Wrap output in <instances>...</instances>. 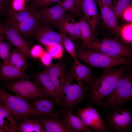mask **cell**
I'll list each match as a JSON object with an SVG mask.
<instances>
[{
  "label": "cell",
  "instance_id": "obj_1",
  "mask_svg": "<svg viewBox=\"0 0 132 132\" xmlns=\"http://www.w3.org/2000/svg\"><path fill=\"white\" fill-rule=\"evenodd\" d=\"M125 72L122 68L105 69L100 76L94 79L88 88L90 93L87 106H102L103 99L113 90Z\"/></svg>",
  "mask_w": 132,
  "mask_h": 132
},
{
  "label": "cell",
  "instance_id": "obj_2",
  "mask_svg": "<svg viewBox=\"0 0 132 132\" xmlns=\"http://www.w3.org/2000/svg\"><path fill=\"white\" fill-rule=\"evenodd\" d=\"M88 90L73 69L69 72L60 95L65 110L72 111L88 96Z\"/></svg>",
  "mask_w": 132,
  "mask_h": 132
},
{
  "label": "cell",
  "instance_id": "obj_3",
  "mask_svg": "<svg viewBox=\"0 0 132 132\" xmlns=\"http://www.w3.org/2000/svg\"><path fill=\"white\" fill-rule=\"evenodd\" d=\"M0 100L7 107L18 124L30 118L44 116L43 114L31 107L27 102L16 96L10 94L1 88Z\"/></svg>",
  "mask_w": 132,
  "mask_h": 132
},
{
  "label": "cell",
  "instance_id": "obj_4",
  "mask_svg": "<svg viewBox=\"0 0 132 132\" xmlns=\"http://www.w3.org/2000/svg\"><path fill=\"white\" fill-rule=\"evenodd\" d=\"M76 55L77 60L91 66L105 69L112 68L121 65H129L131 63L125 57H112L94 50H79L76 52Z\"/></svg>",
  "mask_w": 132,
  "mask_h": 132
},
{
  "label": "cell",
  "instance_id": "obj_5",
  "mask_svg": "<svg viewBox=\"0 0 132 132\" xmlns=\"http://www.w3.org/2000/svg\"><path fill=\"white\" fill-rule=\"evenodd\" d=\"M18 79L7 81L5 85V88L27 102L40 98L48 97L36 80L32 81L27 78Z\"/></svg>",
  "mask_w": 132,
  "mask_h": 132
},
{
  "label": "cell",
  "instance_id": "obj_6",
  "mask_svg": "<svg viewBox=\"0 0 132 132\" xmlns=\"http://www.w3.org/2000/svg\"><path fill=\"white\" fill-rule=\"evenodd\" d=\"M132 98V75H123L113 90L107 97L102 106L110 109H119Z\"/></svg>",
  "mask_w": 132,
  "mask_h": 132
},
{
  "label": "cell",
  "instance_id": "obj_7",
  "mask_svg": "<svg viewBox=\"0 0 132 132\" xmlns=\"http://www.w3.org/2000/svg\"><path fill=\"white\" fill-rule=\"evenodd\" d=\"M82 46L84 48L97 50L112 57L129 58L132 56V52L129 48L113 39L95 40L88 44L82 45Z\"/></svg>",
  "mask_w": 132,
  "mask_h": 132
},
{
  "label": "cell",
  "instance_id": "obj_8",
  "mask_svg": "<svg viewBox=\"0 0 132 132\" xmlns=\"http://www.w3.org/2000/svg\"><path fill=\"white\" fill-rule=\"evenodd\" d=\"M107 121L110 129L113 131L127 132L132 127V112L127 109L115 110L108 115Z\"/></svg>",
  "mask_w": 132,
  "mask_h": 132
},
{
  "label": "cell",
  "instance_id": "obj_9",
  "mask_svg": "<svg viewBox=\"0 0 132 132\" xmlns=\"http://www.w3.org/2000/svg\"><path fill=\"white\" fill-rule=\"evenodd\" d=\"M76 115L86 125L97 132L108 131L104 120L96 109L90 107L79 108Z\"/></svg>",
  "mask_w": 132,
  "mask_h": 132
},
{
  "label": "cell",
  "instance_id": "obj_10",
  "mask_svg": "<svg viewBox=\"0 0 132 132\" xmlns=\"http://www.w3.org/2000/svg\"><path fill=\"white\" fill-rule=\"evenodd\" d=\"M9 25V27L3 29L4 34L11 43L25 57L33 58L30 53L31 42L24 39L12 26Z\"/></svg>",
  "mask_w": 132,
  "mask_h": 132
},
{
  "label": "cell",
  "instance_id": "obj_11",
  "mask_svg": "<svg viewBox=\"0 0 132 132\" xmlns=\"http://www.w3.org/2000/svg\"><path fill=\"white\" fill-rule=\"evenodd\" d=\"M30 106L44 116H51L57 119L62 118V112H55L54 102L48 97H41L32 100Z\"/></svg>",
  "mask_w": 132,
  "mask_h": 132
},
{
  "label": "cell",
  "instance_id": "obj_12",
  "mask_svg": "<svg viewBox=\"0 0 132 132\" xmlns=\"http://www.w3.org/2000/svg\"><path fill=\"white\" fill-rule=\"evenodd\" d=\"M65 69L64 64L59 62L46 66L44 69L56 88L60 98L65 80Z\"/></svg>",
  "mask_w": 132,
  "mask_h": 132
},
{
  "label": "cell",
  "instance_id": "obj_13",
  "mask_svg": "<svg viewBox=\"0 0 132 132\" xmlns=\"http://www.w3.org/2000/svg\"><path fill=\"white\" fill-rule=\"evenodd\" d=\"M66 11L59 3L50 7L41 10L38 13L40 21L48 24L56 26L66 15Z\"/></svg>",
  "mask_w": 132,
  "mask_h": 132
},
{
  "label": "cell",
  "instance_id": "obj_14",
  "mask_svg": "<svg viewBox=\"0 0 132 132\" xmlns=\"http://www.w3.org/2000/svg\"><path fill=\"white\" fill-rule=\"evenodd\" d=\"M40 21V17L37 11L23 21L17 24L9 23V24L12 26L22 37H26L34 34Z\"/></svg>",
  "mask_w": 132,
  "mask_h": 132
},
{
  "label": "cell",
  "instance_id": "obj_15",
  "mask_svg": "<svg viewBox=\"0 0 132 132\" xmlns=\"http://www.w3.org/2000/svg\"><path fill=\"white\" fill-rule=\"evenodd\" d=\"M62 118L64 126L68 132H94L72 111L66 110Z\"/></svg>",
  "mask_w": 132,
  "mask_h": 132
},
{
  "label": "cell",
  "instance_id": "obj_16",
  "mask_svg": "<svg viewBox=\"0 0 132 132\" xmlns=\"http://www.w3.org/2000/svg\"><path fill=\"white\" fill-rule=\"evenodd\" d=\"M34 34L38 41L45 46L61 44L60 34L49 27L38 26Z\"/></svg>",
  "mask_w": 132,
  "mask_h": 132
},
{
  "label": "cell",
  "instance_id": "obj_17",
  "mask_svg": "<svg viewBox=\"0 0 132 132\" xmlns=\"http://www.w3.org/2000/svg\"><path fill=\"white\" fill-rule=\"evenodd\" d=\"M33 76L41 85L48 97L52 98L57 105L61 104L62 101L58 92L45 70L44 69Z\"/></svg>",
  "mask_w": 132,
  "mask_h": 132
},
{
  "label": "cell",
  "instance_id": "obj_18",
  "mask_svg": "<svg viewBox=\"0 0 132 132\" xmlns=\"http://www.w3.org/2000/svg\"><path fill=\"white\" fill-rule=\"evenodd\" d=\"M81 10L92 31L94 33L99 20L95 0H83Z\"/></svg>",
  "mask_w": 132,
  "mask_h": 132
},
{
  "label": "cell",
  "instance_id": "obj_19",
  "mask_svg": "<svg viewBox=\"0 0 132 132\" xmlns=\"http://www.w3.org/2000/svg\"><path fill=\"white\" fill-rule=\"evenodd\" d=\"M33 76L10 65L0 63V82L21 78L28 79Z\"/></svg>",
  "mask_w": 132,
  "mask_h": 132
},
{
  "label": "cell",
  "instance_id": "obj_20",
  "mask_svg": "<svg viewBox=\"0 0 132 132\" xmlns=\"http://www.w3.org/2000/svg\"><path fill=\"white\" fill-rule=\"evenodd\" d=\"M17 126L11 112L0 100V129L3 132H18Z\"/></svg>",
  "mask_w": 132,
  "mask_h": 132
},
{
  "label": "cell",
  "instance_id": "obj_21",
  "mask_svg": "<svg viewBox=\"0 0 132 132\" xmlns=\"http://www.w3.org/2000/svg\"><path fill=\"white\" fill-rule=\"evenodd\" d=\"M57 26L62 27L69 35L71 39L76 41H82L78 22L72 17L66 15L59 21L56 26Z\"/></svg>",
  "mask_w": 132,
  "mask_h": 132
},
{
  "label": "cell",
  "instance_id": "obj_22",
  "mask_svg": "<svg viewBox=\"0 0 132 132\" xmlns=\"http://www.w3.org/2000/svg\"><path fill=\"white\" fill-rule=\"evenodd\" d=\"M100 8L101 17L104 23L109 29L118 32L121 27L119 26L112 9L103 4L100 0H96Z\"/></svg>",
  "mask_w": 132,
  "mask_h": 132
},
{
  "label": "cell",
  "instance_id": "obj_23",
  "mask_svg": "<svg viewBox=\"0 0 132 132\" xmlns=\"http://www.w3.org/2000/svg\"><path fill=\"white\" fill-rule=\"evenodd\" d=\"M44 117L38 116L35 118L40 122L45 132H68L64 126L62 118H50L47 117Z\"/></svg>",
  "mask_w": 132,
  "mask_h": 132
},
{
  "label": "cell",
  "instance_id": "obj_24",
  "mask_svg": "<svg viewBox=\"0 0 132 132\" xmlns=\"http://www.w3.org/2000/svg\"><path fill=\"white\" fill-rule=\"evenodd\" d=\"M73 69L78 77L88 85L94 79L92 69L82 64L77 60L74 61Z\"/></svg>",
  "mask_w": 132,
  "mask_h": 132
},
{
  "label": "cell",
  "instance_id": "obj_25",
  "mask_svg": "<svg viewBox=\"0 0 132 132\" xmlns=\"http://www.w3.org/2000/svg\"><path fill=\"white\" fill-rule=\"evenodd\" d=\"M78 22L82 42V45L88 44L95 41L94 33L85 16H82Z\"/></svg>",
  "mask_w": 132,
  "mask_h": 132
},
{
  "label": "cell",
  "instance_id": "obj_26",
  "mask_svg": "<svg viewBox=\"0 0 132 132\" xmlns=\"http://www.w3.org/2000/svg\"><path fill=\"white\" fill-rule=\"evenodd\" d=\"M17 129L19 132H45L40 122L35 118L26 119L22 122L18 124Z\"/></svg>",
  "mask_w": 132,
  "mask_h": 132
},
{
  "label": "cell",
  "instance_id": "obj_27",
  "mask_svg": "<svg viewBox=\"0 0 132 132\" xmlns=\"http://www.w3.org/2000/svg\"><path fill=\"white\" fill-rule=\"evenodd\" d=\"M25 56L18 49L12 50L10 56V65L21 70L25 72L28 67V64Z\"/></svg>",
  "mask_w": 132,
  "mask_h": 132
},
{
  "label": "cell",
  "instance_id": "obj_28",
  "mask_svg": "<svg viewBox=\"0 0 132 132\" xmlns=\"http://www.w3.org/2000/svg\"><path fill=\"white\" fill-rule=\"evenodd\" d=\"M37 11L35 8L25 9L23 10L17 11L12 10L10 11V19L9 23L17 24L23 21L34 14Z\"/></svg>",
  "mask_w": 132,
  "mask_h": 132
},
{
  "label": "cell",
  "instance_id": "obj_29",
  "mask_svg": "<svg viewBox=\"0 0 132 132\" xmlns=\"http://www.w3.org/2000/svg\"><path fill=\"white\" fill-rule=\"evenodd\" d=\"M57 27L60 33L61 44L71 55L74 61L77 60L76 55L75 46L73 42L68 37L66 33L62 27L60 26H57Z\"/></svg>",
  "mask_w": 132,
  "mask_h": 132
},
{
  "label": "cell",
  "instance_id": "obj_30",
  "mask_svg": "<svg viewBox=\"0 0 132 132\" xmlns=\"http://www.w3.org/2000/svg\"><path fill=\"white\" fill-rule=\"evenodd\" d=\"M131 0H116L112 10L117 20L121 16L124 10L131 3Z\"/></svg>",
  "mask_w": 132,
  "mask_h": 132
},
{
  "label": "cell",
  "instance_id": "obj_31",
  "mask_svg": "<svg viewBox=\"0 0 132 132\" xmlns=\"http://www.w3.org/2000/svg\"><path fill=\"white\" fill-rule=\"evenodd\" d=\"M11 48V44L2 41L0 42V58L3 63L10 65L9 59Z\"/></svg>",
  "mask_w": 132,
  "mask_h": 132
},
{
  "label": "cell",
  "instance_id": "obj_32",
  "mask_svg": "<svg viewBox=\"0 0 132 132\" xmlns=\"http://www.w3.org/2000/svg\"><path fill=\"white\" fill-rule=\"evenodd\" d=\"M121 39L124 41L129 44L132 43V23L126 24L120 27L118 32Z\"/></svg>",
  "mask_w": 132,
  "mask_h": 132
},
{
  "label": "cell",
  "instance_id": "obj_33",
  "mask_svg": "<svg viewBox=\"0 0 132 132\" xmlns=\"http://www.w3.org/2000/svg\"><path fill=\"white\" fill-rule=\"evenodd\" d=\"M46 46L47 52L52 58H59L62 56L63 49L61 44H56Z\"/></svg>",
  "mask_w": 132,
  "mask_h": 132
},
{
  "label": "cell",
  "instance_id": "obj_34",
  "mask_svg": "<svg viewBox=\"0 0 132 132\" xmlns=\"http://www.w3.org/2000/svg\"><path fill=\"white\" fill-rule=\"evenodd\" d=\"M57 3L66 11H68L74 14H77L79 12L76 6L75 0H64L63 1H59Z\"/></svg>",
  "mask_w": 132,
  "mask_h": 132
},
{
  "label": "cell",
  "instance_id": "obj_35",
  "mask_svg": "<svg viewBox=\"0 0 132 132\" xmlns=\"http://www.w3.org/2000/svg\"><path fill=\"white\" fill-rule=\"evenodd\" d=\"M44 51L42 47L40 45H36L31 49L30 54L33 58H38Z\"/></svg>",
  "mask_w": 132,
  "mask_h": 132
},
{
  "label": "cell",
  "instance_id": "obj_36",
  "mask_svg": "<svg viewBox=\"0 0 132 132\" xmlns=\"http://www.w3.org/2000/svg\"><path fill=\"white\" fill-rule=\"evenodd\" d=\"M125 21L132 22V6L131 4L122 12L121 16Z\"/></svg>",
  "mask_w": 132,
  "mask_h": 132
},
{
  "label": "cell",
  "instance_id": "obj_37",
  "mask_svg": "<svg viewBox=\"0 0 132 132\" xmlns=\"http://www.w3.org/2000/svg\"><path fill=\"white\" fill-rule=\"evenodd\" d=\"M12 6L13 10L17 11H21L25 8V3L24 0H13Z\"/></svg>",
  "mask_w": 132,
  "mask_h": 132
},
{
  "label": "cell",
  "instance_id": "obj_38",
  "mask_svg": "<svg viewBox=\"0 0 132 132\" xmlns=\"http://www.w3.org/2000/svg\"><path fill=\"white\" fill-rule=\"evenodd\" d=\"M52 57L47 52L44 51L40 56V58L43 63L46 66L51 65L52 61Z\"/></svg>",
  "mask_w": 132,
  "mask_h": 132
},
{
  "label": "cell",
  "instance_id": "obj_39",
  "mask_svg": "<svg viewBox=\"0 0 132 132\" xmlns=\"http://www.w3.org/2000/svg\"><path fill=\"white\" fill-rule=\"evenodd\" d=\"M60 0H40L36 2L35 8L43 7L48 6Z\"/></svg>",
  "mask_w": 132,
  "mask_h": 132
},
{
  "label": "cell",
  "instance_id": "obj_40",
  "mask_svg": "<svg viewBox=\"0 0 132 132\" xmlns=\"http://www.w3.org/2000/svg\"><path fill=\"white\" fill-rule=\"evenodd\" d=\"M101 2L104 4L107 5L112 9L113 5L112 4V0H100Z\"/></svg>",
  "mask_w": 132,
  "mask_h": 132
},
{
  "label": "cell",
  "instance_id": "obj_41",
  "mask_svg": "<svg viewBox=\"0 0 132 132\" xmlns=\"http://www.w3.org/2000/svg\"><path fill=\"white\" fill-rule=\"evenodd\" d=\"M4 2V0H0V10L2 8Z\"/></svg>",
  "mask_w": 132,
  "mask_h": 132
},
{
  "label": "cell",
  "instance_id": "obj_42",
  "mask_svg": "<svg viewBox=\"0 0 132 132\" xmlns=\"http://www.w3.org/2000/svg\"><path fill=\"white\" fill-rule=\"evenodd\" d=\"M4 30L0 26V33L2 35L4 34Z\"/></svg>",
  "mask_w": 132,
  "mask_h": 132
},
{
  "label": "cell",
  "instance_id": "obj_43",
  "mask_svg": "<svg viewBox=\"0 0 132 132\" xmlns=\"http://www.w3.org/2000/svg\"><path fill=\"white\" fill-rule=\"evenodd\" d=\"M2 35L0 33V42L3 41V38Z\"/></svg>",
  "mask_w": 132,
  "mask_h": 132
},
{
  "label": "cell",
  "instance_id": "obj_44",
  "mask_svg": "<svg viewBox=\"0 0 132 132\" xmlns=\"http://www.w3.org/2000/svg\"><path fill=\"white\" fill-rule=\"evenodd\" d=\"M0 132H3V131L0 129Z\"/></svg>",
  "mask_w": 132,
  "mask_h": 132
},
{
  "label": "cell",
  "instance_id": "obj_45",
  "mask_svg": "<svg viewBox=\"0 0 132 132\" xmlns=\"http://www.w3.org/2000/svg\"><path fill=\"white\" fill-rule=\"evenodd\" d=\"M40 0H35L36 1V2H37L38 1H39Z\"/></svg>",
  "mask_w": 132,
  "mask_h": 132
},
{
  "label": "cell",
  "instance_id": "obj_46",
  "mask_svg": "<svg viewBox=\"0 0 132 132\" xmlns=\"http://www.w3.org/2000/svg\"></svg>",
  "mask_w": 132,
  "mask_h": 132
}]
</instances>
